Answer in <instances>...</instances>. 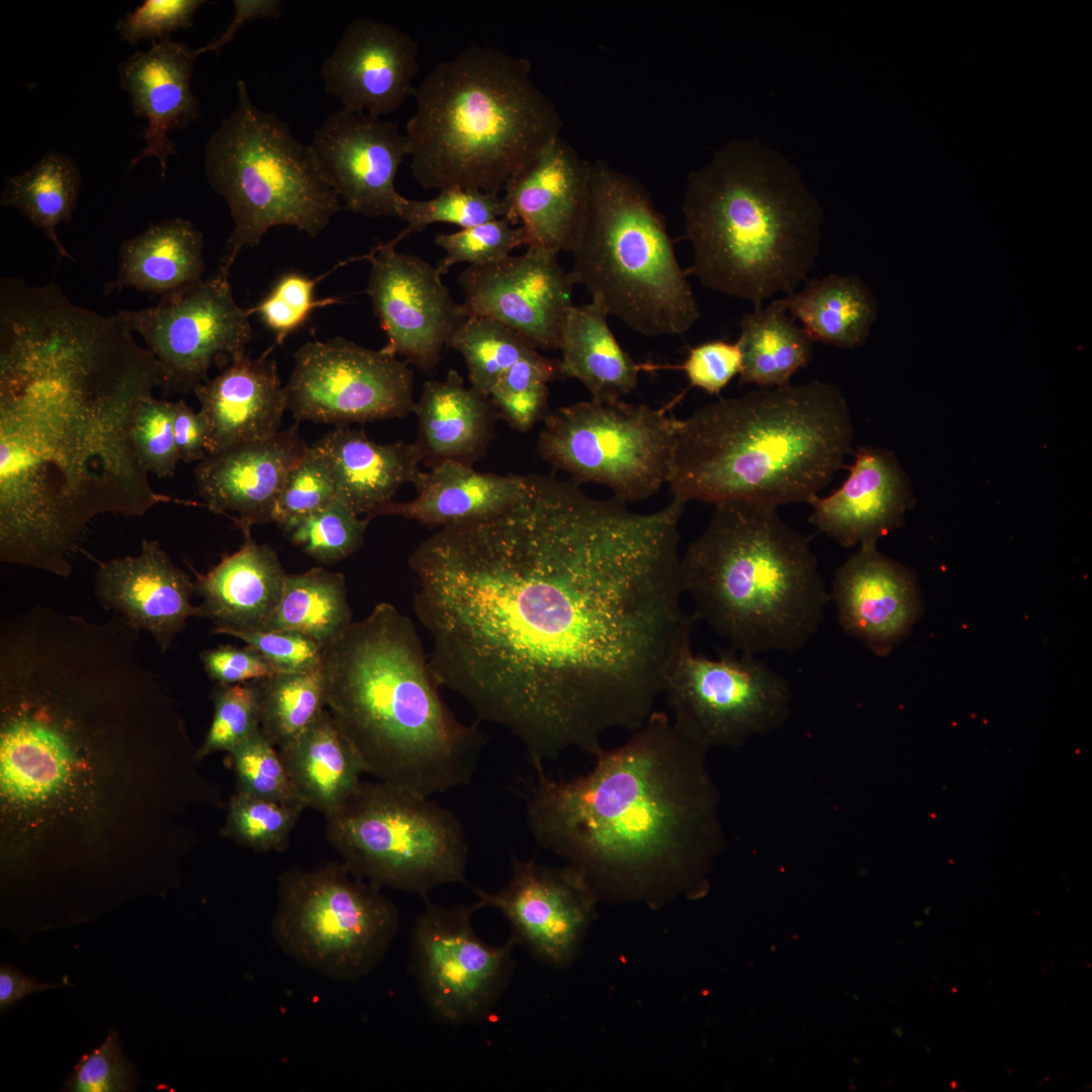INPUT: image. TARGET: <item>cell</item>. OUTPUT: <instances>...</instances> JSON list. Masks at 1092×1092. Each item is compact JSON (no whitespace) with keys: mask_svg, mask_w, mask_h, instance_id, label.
<instances>
[{"mask_svg":"<svg viewBox=\"0 0 1092 1092\" xmlns=\"http://www.w3.org/2000/svg\"><path fill=\"white\" fill-rule=\"evenodd\" d=\"M237 89V106L205 147L208 182L234 221L217 268L225 274L271 228L290 225L316 237L341 207L310 146L278 116L258 109L244 81Z\"/></svg>","mask_w":1092,"mask_h":1092,"instance_id":"cell-11","label":"cell"},{"mask_svg":"<svg viewBox=\"0 0 1092 1092\" xmlns=\"http://www.w3.org/2000/svg\"><path fill=\"white\" fill-rule=\"evenodd\" d=\"M203 237L186 219L150 224L119 248L117 277L105 292L122 288L160 294L177 291L202 279Z\"/></svg>","mask_w":1092,"mask_h":1092,"instance_id":"cell-36","label":"cell"},{"mask_svg":"<svg viewBox=\"0 0 1092 1092\" xmlns=\"http://www.w3.org/2000/svg\"><path fill=\"white\" fill-rule=\"evenodd\" d=\"M412 412L415 443L428 469L449 461L472 465L484 456L498 418L489 397L467 388L454 369L443 381H426Z\"/></svg>","mask_w":1092,"mask_h":1092,"instance_id":"cell-34","label":"cell"},{"mask_svg":"<svg viewBox=\"0 0 1092 1092\" xmlns=\"http://www.w3.org/2000/svg\"><path fill=\"white\" fill-rule=\"evenodd\" d=\"M208 676L217 684H241L269 677L275 673L270 663L255 649L246 645H220L200 653Z\"/></svg>","mask_w":1092,"mask_h":1092,"instance_id":"cell-58","label":"cell"},{"mask_svg":"<svg viewBox=\"0 0 1092 1092\" xmlns=\"http://www.w3.org/2000/svg\"><path fill=\"white\" fill-rule=\"evenodd\" d=\"M413 484L418 492L415 498L392 500L373 518L398 516L440 528L480 520L520 500L527 491L529 475L479 472L472 465L449 461L420 471Z\"/></svg>","mask_w":1092,"mask_h":1092,"instance_id":"cell-33","label":"cell"},{"mask_svg":"<svg viewBox=\"0 0 1092 1092\" xmlns=\"http://www.w3.org/2000/svg\"><path fill=\"white\" fill-rule=\"evenodd\" d=\"M477 909L476 903L428 904L413 930V975L426 1006L444 1023L461 1025L490 1014L514 970L515 942L495 946L481 940L472 926Z\"/></svg>","mask_w":1092,"mask_h":1092,"instance_id":"cell-18","label":"cell"},{"mask_svg":"<svg viewBox=\"0 0 1092 1092\" xmlns=\"http://www.w3.org/2000/svg\"><path fill=\"white\" fill-rule=\"evenodd\" d=\"M68 985V982L64 984H43L23 975L11 966H1L0 1008L3 1011L15 1005L30 994L38 993L48 989L62 988Z\"/></svg>","mask_w":1092,"mask_h":1092,"instance_id":"cell-61","label":"cell"},{"mask_svg":"<svg viewBox=\"0 0 1092 1092\" xmlns=\"http://www.w3.org/2000/svg\"><path fill=\"white\" fill-rule=\"evenodd\" d=\"M229 636L237 637L255 649L276 672H304L322 667L324 647L303 634L263 629L233 632Z\"/></svg>","mask_w":1092,"mask_h":1092,"instance_id":"cell-54","label":"cell"},{"mask_svg":"<svg viewBox=\"0 0 1092 1092\" xmlns=\"http://www.w3.org/2000/svg\"><path fill=\"white\" fill-rule=\"evenodd\" d=\"M343 862L284 872L272 937L301 966L337 982L357 981L384 958L399 917L394 904Z\"/></svg>","mask_w":1092,"mask_h":1092,"instance_id":"cell-13","label":"cell"},{"mask_svg":"<svg viewBox=\"0 0 1092 1092\" xmlns=\"http://www.w3.org/2000/svg\"><path fill=\"white\" fill-rule=\"evenodd\" d=\"M325 818L326 837L342 862L379 888L426 895L465 881L463 826L430 797L380 781L362 782Z\"/></svg>","mask_w":1092,"mask_h":1092,"instance_id":"cell-12","label":"cell"},{"mask_svg":"<svg viewBox=\"0 0 1092 1092\" xmlns=\"http://www.w3.org/2000/svg\"><path fill=\"white\" fill-rule=\"evenodd\" d=\"M173 428L180 461L200 462L207 456L203 419L183 399L174 401Z\"/></svg>","mask_w":1092,"mask_h":1092,"instance_id":"cell-59","label":"cell"},{"mask_svg":"<svg viewBox=\"0 0 1092 1092\" xmlns=\"http://www.w3.org/2000/svg\"><path fill=\"white\" fill-rule=\"evenodd\" d=\"M139 634L60 617L0 643V819L4 864L41 855L103 859L122 847L192 843L175 819L218 805L215 787Z\"/></svg>","mask_w":1092,"mask_h":1092,"instance_id":"cell-2","label":"cell"},{"mask_svg":"<svg viewBox=\"0 0 1092 1092\" xmlns=\"http://www.w3.org/2000/svg\"><path fill=\"white\" fill-rule=\"evenodd\" d=\"M160 368L117 313L55 282L0 293V559L62 577L87 525L140 517L157 492L132 438Z\"/></svg>","mask_w":1092,"mask_h":1092,"instance_id":"cell-3","label":"cell"},{"mask_svg":"<svg viewBox=\"0 0 1092 1092\" xmlns=\"http://www.w3.org/2000/svg\"><path fill=\"white\" fill-rule=\"evenodd\" d=\"M198 49L170 37L153 41L146 52H138L119 64L120 86L129 97L136 115L147 119L141 136L146 146L128 169L148 158H156L165 177L170 156L177 154L169 133L188 126L199 114L198 99L191 88V75Z\"/></svg>","mask_w":1092,"mask_h":1092,"instance_id":"cell-29","label":"cell"},{"mask_svg":"<svg viewBox=\"0 0 1092 1092\" xmlns=\"http://www.w3.org/2000/svg\"><path fill=\"white\" fill-rule=\"evenodd\" d=\"M419 47L386 22L352 20L321 68L326 91L343 109L379 117L413 95Z\"/></svg>","mask_w":1092,"mask_h":1092,"instance_id":"cell-23","label":"cell"},{"mask_svg":"<svg viewBox=\"0 0 1092 1092\" xmlns=\"http://www.w3.org/2000/svg\"><path fill=\"white\" fill-rule=\"evenodd\" d=\"M312 447L329 468L337 498L369 520L421 471L416 443L378 444L348 426L336 427Z\"/></svg>","mask_w":1092,"mask_h":1092,"instance_id":"cell-32","label":"cell"},{"mask_svg":"<svg viewBox=\"0 0 1092 1092\" xmlns=\"http://www.w3.org/2000/svg\"><path fill=\"white\" fill-rule=\"evenodd\" d=\"M739 326L740 384L784 386L810 362L815 341L796 324L785 297L746 312Z\"/></svg>","mask_w":1092,"mask_h":1092,"instance_id":"cell-39","label":"cell"},{"mask_svg":"<svg viewBox=\"0 0 1092 1092\" xmlns=\"http://www.w3.org/2000/svg\"><path fill=\"white\" fill-rule=\"evenodd\" d=\"M662 694L674 726L706 749L738 747L774 730L791 701L787 681L755 655L730 647L710 659L695 654L691 641L675 655Z\"/></svg>","mask_w":1092,"mask_h":1092,"instance_id":"cell-15","label":"cell"},{"mask_svg":"<svg viewBox=\"0 0 1092 1092\" xmlns=\"http://www.w3.org/2000/svg\"><path fill=\"white\" fill-rule=\"evenodd\" d=\"M213 717L198 755L202 759L217 751L232 752L260 729V689L258 680L215 684L212 691Z\"/></svg>","mask_w":1092,"mask_h":1092,"instance_id":"cell-47","label":"cell"},{"mask_svg":"<svg viewBox=\"0 0 1092 1092\" xmlns=\"http://www.w3.org/2000/svg\"><path fill=\"white\" fill-rule=\"evenodd\" d=\"M557 255L528 247L520 256L469 265L458 278L467 317L496 321L536 350L559 349L574 283Z\"/></svg>","mask_w":1092,"mask_h":1092,"instance_id":"cell-21","label":"cell"},{"mask_svg":"<svg viewBox=\"0 0 1092 1092\" xmlns=\"http://www.w3.org/2000/svg\"><path fill=\"white\" fill-rule=\"evenodd\" d=\"M136 1074L123 1056L117 1032L110 1030L103 1042L83 1055L65 1084L71 1092H123L134 1089Z\"/></svg>","mask_w":1092,"mask_h":1092,"instance_id":"cell-53","label":"cell"},{"mask_svg":"<svg viewBox=\"0 0 1092 1092\" xmlns=\"http://www.w3.org/2000/svg\"><path fill=\"white\" fill-rule=\"evenodd\" d=\"M203 0H146L116 22V29L130 44L142 39L161 40L172 31L192 26Z\"/></svg>","mask_w":1092,"mask_h":1092,"instance_id":"cell-55","label":"cell"},{"mask_svg":"<svg viewBox=\"0 0 1092 1092\" xmlns=\"http://www.w3.org/2000/svg\"><path fill=\"white\" fill-rule=\"evenodd\" d=\"M297 424L266 440L207 455L198 462L195 485L205 506L231 517L244 534L254 525L271 522L287 474L308 448Z\"/></svg>","mask_w":1092,"mask_h":1092,"instance_id":"cell-26","label":"cell"},{"mask_svg":"<svg viewBox=\"0 0 1092 1092\" xmlns=\"http://www.w3.org/2000/svg\"><path fill=\"white\" fill-rule=\"evenodd\" d=\"M608 310L592 298L572 305L560 339V376L580 381L593 398L621 399L636 388L643 366L619 344L608 324Z\"/></svg>","mask_w":1092,"mask_h":1092,"instance_id":"cell-37","label":"cell"},{"mask_svg":"<svg viewBox=\"0 0 1092 1092\" xmlns=\"http://www.w3.org/2000/svg\"><path fill=\"white\" fill-rule=\"evenodd\" d=\"M244 537L240 549L207 573L195 572L198 617L211 620L216 634L265 629L282 596L287 573L276 552L251 532Z\"/></svg>","mask_w":1092,"mask_h":1092,"instance_id":"cell-31","label":"cell"},{"mask_svg":"<svg viewBox=\"0 0 1092 1092\" xmlns=\"http://www.w3.org/2000/svg\"><path fill=\"white\" fill-rule=\"evenodd\" d=\"M337 498L329 468L318 452L308 446L289 471L274 506L272 520L282 531Z\"/></svg>","mask_w":1092,"mask_h":1092,"instance_id":"cell-50","label":"cell"},{"mask_svg":"<svg viewBox=\"0 0 1092 1092\" xmlns=\"http://www.w3.org/2000/svg\"><path fill=\"white\" fill-rule=\"evenodd\" d=\"M678 368L685 372L691 386L719 395L740 373L741 352L737 343L723 340L705 342L690 348Z\"/></svg>","mask_w":1092,"mask_h":1092,"instance_id":"cell-56","label":"cell"},{"mask_svg":"<svg viewBox=\"0 0 1092 1092\" xmlns=\"http://www.w3.org/2000/svg\"><path fill=\"white\" fill-rule=\"evenodd\" d=\"M174 401L153 395L139 406L132 438L148 473L160 478L173 476L180 461L173 428Z\"/></svg>","mask_w":1092,"mask_h":1092,"instance_id":"cell-52","label":"cell"},{"mask_svg":"<svg viewBox=\"0 0 1092 1092\" xmlns=\"http://www.w3.org/2000/svg\"><path fill=\"white\" fill-rule=\"evenodd\" d=\"M230 754L237 778V792L274 801L301 802L278 750L261 728Z\"/></svg>","mask_w":1092,"mask_h":1092,"instance_id":"cell-48","label":"cell"},{"mask_svg":"<svg viewBox=\"0 0 1092 1092\" xmlns=\"http://www.w3.org/2000/svg\"><path fill=\"white\" fill-rule=\"evenodd\" d=\"M278 752L297 798L325 816L357 790L366 774L328 709Z\"/></svg>","mask_w":1092,"mask_h":1092,"instance_id":"cell-35","label":"cell"},{"mask_svg":"<svg viewBox=\"0 0 1092 1092\" xmlns=\"http://www.w3.org/2000/svg\"><path fill=\"white\" fill-rule=\"evenodd\" d=\"M260 728L278 749L304 732L327 709L323 668L277 672L258 679Z\"/></svg>","mask_w":1092,"mask_h":1092,"instance_id":"cell-42","label":"cell"},{"mask_svg":"<svg viewBox=\"0 0 1092 1092\" xmlns=\"http://www.w3.org/2000/svg\"><path fill=\"white\" fill-rule=\"evenodd\" d=\"M829 595L841 629L877 656H887L922 616L915 575L883 555L877 544L861 545L849 555L836 570Z\"/></svg>","mask_w":1092,"mask_h":1092,"instance_id":"cell-25","label":"cell"},{"mask_svg":"<svg viewBox=\"0 0 1092 1092\" xmlns=\"http://www.w3.org/2000/svg\"><path fill=\"white\" fill-rule=\"evenodd\" d=\"M464 358L471 387L488 396L502 375L538 350L491 318L468 316L448 345Z\"/></svg>","mask_w":1092,"mask_h":1092,"instance_id":"cell-43","label":"cell"},{"mask_svg":"<svg viewBox=\"0 0 1092 1092\" xmlns=\"http://www.w3.org/2000/svg\"><path fill=\"white\" fill-rule=\"evenodd\" d=\"M589 178L590 162L558 138L507 181L504 217L523 229L527 248L570 252L585 220Z\"/></svg>","mask_w":1092,"mask_h":1092,"instance_id":"cell-24","label":"cell"},{"mask_svg":"<svg viewBox=\"0 0 1092 1092\" xmlns=\"http://www.w3.org/2000/svg\"><path fill=\"white\" fill-rule=\"evenodd\" d=\"M543 421L540 457L574 483L606 485L625 503L645 499L667 482L682 423L664 407L593 397L548 412Z\"/></svg>","mask_w":1092,"mask_h":1092,"instance_id":"cell-14","label":"cell"},{"mask_svg":"<svg viewBox=\"0 0 1092 1092\" xmlns=\"http://www.w3.org/2000/svg\"><path fill=\"white\" fill-rule=\"evenodd\" d=\"M309 146L347 209L364 216H396L401 195L394 181L408 150L395 123L342 108L327 116Z\"/></svg>","mask_w":1092,"mask_h":1092,"instance_id":"cell-22","label":"cell"},{"mask_svg":"<svg viewBox=\"0 0 1092 1092\" xmlns=\"http://www.w3.org/2000/svg\"><path fill=\"white\" fill-rule=\"evenodd\" d=\"M352 622L344 575L318 566L286 575L280 602L265 629L297 632L324 647Z\"/></svg>","mask_w":1092,"mask_h":1092,"instance_id":"cell-41","label":"cell"},{"mask_svg":"<svg viewBox=\"0 0 1092 1092\" xmlns=\"http://www.w3.org/2000/svg\"><path fill=\"white\" fill-rule=\"evenodd\" d=\"M848 475L827 496L815 495L810 521L842 547L877 544L903 524L914 503L908 477L894 453L860 446Z\"/></svg>","mask_w":1092,"mask_h":1092,"instance_id":"cell-28","label":"cell"},{"mask_svg":"<svg viewBox=\"0 0 1092 1092\" xmlns=\"http://www.w3.org/2000/svg\"><path fill=\"white\" fill-rule=\"evenodd\" d=\"M405 125L411 171L424 188L499 194L519 169L560 138L562 120L531 64L472 44L415 87Z\"/></svg>","mask_w":1092,"mask_h":1092,"instance_id":"cell-8","label":"cell"},{"mask_svg":"<svg viewBox=\"0 0 1092 1092\" xmlns=\"http://www.w3.org/2000/svg\"><path fill=\"white\" fill-rule=\"evenodd\" d=\"M479 908L492 907L508 920L515 944L551 966L572 962L596 916L599 899L574 867L512 859V878L496 893L474 889Z\"/></svg>","mask_w":1092,"mask_h":1092,"instance_id":"cell-20","label":"cell"},{"mask_svg":"<svg viewBox=\"0 0 1092 1092\" xmlns=\"http://www.w3.org/2000/svg\"><path fill=\"white\" fill-rule=\"evenodd\" d=\"M685 505L638 513L529 474L507 510L441 527L408 558L438 685L533 765L639 728L696 621L681 608Z\"/></svg>","mask_w":1092,"mask_h":1092,"instance_id":"cell-1","label":"cell"},{"mask_svg":"<svg viewBox=\"0 0 1092 1092\" xmlns=\"http://www.w3.org/2000/svg\"><path fill=\"white\" fill-rule=\"evenodd\" d=\"M318 280L296 272L282 275L270 292L255 306L250 307L274 335L277 344L284 340L310 316L315 308L339 302V298H314Z\"/></svg>","mask_w":1092,"mask_h":1092,"instance_id":"cell-51","label":"cell"},{"mask_svg":"<svg viewBox=\"0 0 1092 1092\" xmlns=\"http://www.w3.org/2000/svg\"><path fill=\"white\" fill-rule=\"evenodd\" d=\"M852 442L838 386L815 380L752 390L682 420L666 483L682 503L808 504L845 466Z\"/></svg>","mask_w":1092,"mask_h":1092,"instance_id":"cell-6","label":"cell"},{"mask_svg":"<svg viewBox=\"0 0 1092 1092\" xmlns=\"http://www.w3.org/2000/svg\"><path fill=\"white\" fill-rule=\"evenodd\" d=\"M94 589L103 608L114 610L138 631L149 632L162 653L187 620L199 615L198 606L191 604L194 581L156 540L144 539L135 556L101 563Z\"/></svg>","mask_w":1092,"mask_h":1092,"instance_id":"cell-27","label":"cell"},{"mask_svg":"<svg viewBox=\"0 0 1092 1092\" xmlns=\"http://www.w3.org/2000/svg\"><path fill=\"white\" fill-rule=\"evenodd\" d=\"M284 386L295 420L332 424L401 419L412 412L414 371L382 348L335 337L303 344Z\"/></svg>","mask_w":1092,"mask_h":1092,"instance_id":"cell-17","label":"cell"},{"mask_svg":"<svg viewBox=\"0 0 1092 1092\" xmlns=\"http://www.w3.org/2000/svg\"><path fill=\"white\" fill-rule=\"evenodd\" d=\"M686 270L713 291L760 309L795 292L815 264L823 212L800 173L754 141H732L688 176Z\"/></svg>","mask_w":1092,"mask_h":1092,"instance_id":"cell-7","label":"cell"},{"mask_svg":"<svg viewBox=\"0 0 1092 1092\" xmlns=\"http://www.w3.org/2000/svg\"><path fill=\"white\" fill-rule=\"evenodd\" d=\"M80 174L75 162L51 152L27 170L6 179L1 204L17 209L53 244L60 259L74 261L57 229L77 207Z\"/></svg>","mask_w":1092,"mask_h":1092,"instance_id":"cell-40","label":"cell"},{"mask_svg":"<svg viewBox=\"0 0 1092 1092\" xmlns=\"http://www.w3.org/2000/svg\"><path fill=\"white\" fill-rule=\"evenodd\" d=\"M327 709L378 781L431 797L467 785L484 740L443 702L414 622L377 604L324 646Z\"/></svg>","mask_w":1092,"mask_h":1092,"instance_id":"cell-5","label":"cell"},{"mask_svg":"<svg viewBox=\"0 0 1092 1092\" xmlns=\"http://www.w3.org/2000/svg\"><path fill=\"white\" fill-rule=\"evenodd\" d=\"M306 807L237 792L231 797L222 834L255 851H281Z\"/></svg>","mask_w":1092,"mask_h":1092,"instance_id":"cell-44","label":"cell"},{"mask_svg":"<svg viewBox=\"0 0 1092 1092\" xmlns=\"http://www.w3.org/2000/svg\"><path fill=\"white\" fill-rule=\"evenodd\" d=\"M229 275L216 270L163 295L155 306L116 312L157 359L165 393L193 391L208 379L212 366L246 355L252 312L236 302Z\"/></svg>","mask_w":1092,"mask_h":1092,"instance_id":"cell-16","label":"cell"},{"mask_svg":"<svg viewBox=\"0 0 1092 1092\" xmlns=\"http://www.w3.org/2000/svg\"><path fill=\"white\" fill-rule=\"evenodd\" d=\"M590 771L555 780L535 765L527 822L539 845L587 880L599 901L653 907L698 892L724 845L705 747L653 711Z\"/></svg>","mask_w":1092,"mask_h":1092,"instance_id":"cell-4","label":"cell"},{"mask_svg":"<svg viewBox=\"0 0 1092 1092\" xmlns=\"http://www.w3.org/2000/svg\"><path fill=\"white\" fill-rule=\"evenodd\" d=\"M680 575L696 621L752 655L803 647L830 601L809 538L758 503L715 504L680 557Z\"/></svg>","mask_w":1092,"mask_h":1092,"instance_id":"cell-9","label":"cell"},{"mask_svg":"<svg viewBox=\"0 0 1092 1092\" xmlns=\"http://www.w3.org/2000/svg\"><path fill=\"white\" fill-rule=\"evenodd\" d=\"M265 352L230 363L193 392L205 425L207 455L266 440L280 431L286 406L275 360Z\"/></svg>","mask_w":1092,"mask_h":1092,"instance_id":"cell-30","label":"cell"},{"mask_svg":"<svg viewBox=\"0 0 1092 1092\" xmlns=\"http://www.w3.org/2000/svg\"><path fill=\"white\" fill-rule=\"evenodd\" d=\"M574 285L645 337L682 335L700 309L646 188L604 161L590 163L588 207L571 249Z\"/></svg>","mask_w":1092,"mask_h":1092,"instance_id":"cell-10","label":"cell"},{"mask_svg":"<svg viewBox=\"0 0 1092 1092\" xmlns=\"http://www.w3.org/2000/svg\"><path fill=\"white\" fill-rule=\"evenodd\" d=\"M369 522L368 518L361 519L336 498L292 522L283 532L312 559L332 564L346 559L361 547Z\"/></svg>","mask_w":1092,"mask_h":1092,"instance_id":"cell-46","label":"cell"},{"mask_svg":"<svg viewBox=\"0 0 1092 1092\" xmlns=\"http://www.w3.org/2000/svg\"><path fill=\"white\" fill-rule=\"evenodd\" d=\"M395 247L391 240L364 257L370 261L366 292L387 337L382 349L429 372L467 315L437 267Z\"/></svg>","mask_w":1092,"mask_h":1092,"instance_id":"cell-19","label":"cell"},{"mask_svg":"<svg viewBox=\"0 0 1092 1092\" xmlns=\"http://www.w3.org/2000/svg\"><path fill=\"white\" fill-rule=\"evenodd\" d=\"M549 388L545 381H499L488 397L498 418L526 433L547 415Z\"/></svg>","mask_w":1092,"mask_h":1092,"instance_id":"cell-57","label":"cell"},{"mask_svg":"<svg viewBox=\"0 0 1092 1092\" xmlns=\"http://www.w3.org/2000/svg\"><path fill=\"white\" fill-rule=\"evenodd\" d=\"M235 17L226 30L216 39L207 43L206 46L199 48L200 54L209 51L218 53L220 49L230 42L238 29L247 21L251 19H258L263 17L277 18L280 15L281 2L274 0H261V1H244L235 0Z\"/></svg>","mask_w":1092,"mask_h":1092,"instance_id":"cell-60","label":"cell"},{"mask_svg":"<svg viewBox=\"0 0 1092 1092\" xmlns=\"http://www.w3.org/2000/svg\"><path fill=\"white\" fill-rule=\"evenodd\" d=\"M435 244L445 251V257L436 266L442 275L458 263L483 265L504 259L514 249L526 246V237L521 226L500 217L456 233L440 234Z\"/></svg>","mask_w":1092,"mask_h":1092,"instance_id":"cell-49","label":"cell"},{"mask_svg":"<svg viewBox=\"0 0 1092 1092\" xmlns=\"http://www.w3.org/2000/svg\"><path fill=\"white\" fill-rule=\"evenodd\" d=\"M506 213L503 196L481 190L451 187L440 190L428 200L400 197L396 216L406 226L392 241L397 245L405 237L424 231L433 223H450L461 229L480 224Z\"/></svg>","mask_w":1092,"mask_h":1092,"instance_id":"cell-45","label":"cell"},{"mask_svg":"<svg viewBox=\"0 0 1092 1092\" xmlns=\"http://www.w3.org/2000/svg\"><path fill=\"white\" fill-rule=\"evenodd\" d=\"M785 300L790 314L814 341L844 349L867 341L878 313L872 290L854 275L815 279Z\"/></svg>","mask_w":1092,"mask_h":1092,"instance_id":"cell-38","label":"cell"}]
</instances>
